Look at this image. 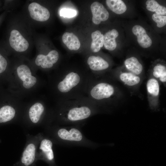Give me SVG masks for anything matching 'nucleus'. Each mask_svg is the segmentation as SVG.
Masks as SVG:
<instances>
[{
    "label": "nucleus",
    "instance_id": "f257e3e1",
    "mask_svg": "<svg viewBox=\"0 0 166 166\" xmlns=\"http://www.w3.org/2000/svg\"><path fill=\"white\" fill-rule=\"evenodd\" d=\"M92 75L69 69L50 75L49 87L57 101L76 99L85 96Z\"/></svg>",
    "mask_w": 166,
    "mask_h": 166
},
{
    "label": "nucleus",
    "instance_id": "f03ea898",
    "mask_svg": "<svg viewBox=\"0 0 166 166\" xmlns=\"http://www.w3.org/2000/svg\"><path fill=\"white\" fill-rule=\"evenodd\" d=\"M35 70L23 62L10 67L6 89L14 95L22 98L37 90L42 85Z\"/></svg>",
    "mask_w": 166,
    "mask_h": 166
},
{
    "label": "nucleus",
    "instance_id": "7ed1b4c3",
    "mask_svg": "<svg viewBox=\"0 0 166 166\" xmlns=\"http://www.w3.org/2000/svg\"><path fill=\"white\" fill-rule=\"evenodd\" d=\"M60 118L63 121L77 122L84 120L98 111L96 104L87 97L58 101Z\"/></svg>",
    "mask_w": 166,
    "mask_h": 166
},
{
    "label": "nucleus",
    "instance_id": "20e7f679",
    "mask_svg": "<svg viewBox=\"0 0 166 166\" xmlns=\"http://www.w3.org/2000/svg\"><path fill=\"white\" fill-rule=\"evenodd\" d=\"M117 93L116 88L109 81L104 78L99 80L92 75L87 86L85 96L99 108L111 105Z\"/></svg>",
    "mask_w": 166,
    "mask_h": 166
},
{
    "label": "nucleus",
    "instance_id": "39448f33",
    "mask_svg": "<svg viewBox=\"0 0 166 166\" xmlns=\"http://www.w3.org/2000/svg\"><path fill=\"white\" fill-rule=\"evenodd\" d=\"M4 89L0 90V123H5L15 117L16 110L14 105L22 100Z\"/></svg>",
    "mask_w": 166,
    "mask_h": 166
},
{
    "label": "nucleus",
    "instance_id": "423d86ee",
    "mask_svg": "<svg viewBox=\"0 0 166 166\" xmlns=\"http://www.w3.org/2000/svg\"><path fill=\"white\" fill-rule=\"evenodd\" d=\"M146 87L150 108L152 111H157L159 107L160 82L152 77L147 80Z\"/></svg>",
    "mask_w": 166,
    "mask_h": 166
},
{
    "label": "nucleus",
    "instance_id": "0eeeda50",
    "mask_svg": "<svg viewBox=\"0 0 166 166\" xmlns=\"http://www.w3.org/2000/svg\"><path fill=\"white\" fill-rule=\"evenodd\" d=\"M59 55L57 51L53 50L47 54L39 53L36 56L34 63L38 68L44 70H49L53 68L58 62Z\"/></svg>",
    "mask_w": 166,
    "mask_h": 166
},
{
    "label": "nucleus",
    "instance_id": "6e6552de",
    "mask_svg": "<svg viewBox=\"0 0 166 166\" xmlns=\"http://www.w3.org/2000/svg\"><path fill=\"white\" fill-rule=\"evenodd\" d=\"M87 63L93 74L92 75L96 78L103 77L109 67V62L99 56L90 55L88 58Z\"/></svg>",
    "mask_w": 166,
    "mask_h": 166
},
{
    "label": "nucleus",
    "instance_id": "1a4fd4ad",
    "mask_svg": "<svg viewBox=\"0 0 166 166\" xmlns=\"http://www.w3.org/2000/svg\"><path fill=\"white\" fill-rule=\"evenodd\" d=\"M8 40L10 46L17 52H24L29 48L28 41L17 30L13 29L10 31Z\"/></svg>",
    "mask_w": 166,
    "mask_h": 166
},
{
    "label": "nucleus",
    "instance_id": "9d476101",
    "mask_svg": "<svg viewBox=\"0 0 166 166\" xmlns=\"http://www.w3.org/2000/svg\"><path fill=\"white\" fill-rule=\"evenodd\" d=\"M28 9L31 18L34 20L44 22L49 18L50 13L46 8L36 2H32L28 6Z\"/></svg>",
    "mask_w": 166,
    "mask_h": 166
},
{
    "label": "nucleus",
    "instance_id": "9b49d317",
    "mask_svg": "<svg viewBox=\"0 0 166 166\" xmlns=\"http://www.w3.org/2000/svg\"><path fill=\"white\" fill-rule=\"evenodd\" d=\"M92 14V21L96 25L102 21H106L109 18V14L103 5L98 2H93L90 6Z\"/></svg>",
    "mask_w": 166,
    "mask_h": 166
},
{
    "label": "nucleus",
    "instance_id": "f8f14e48",
    "mask_svg": "<svg viewBox=\"0 0 166 166\" xmlns=\"http://www.w3.org/2000/svg\"><path fill=\"white\" fill-rule=\"evenodd\" d=\"M28 110V116L30 120L33 123H38L41 119L45 110L43 100H34Z\"/></svg>",
    "mask_w": 166,
    "mask_h": 166
},
{
    "label": "nucleus",
    "instance_id": "ddd939ff",
    "mask_svg": "<svg viewBox=\"0 0 166 166\" xmlns=\"http://www.w3.org/2000/svg\"><path fill=\"white\" fill-rule=\"evenodd\" d=\"M4 50L0 48V90L6 84L10 69V62Z\"/></svg>",
    "mask_w": 166,
    "mask_h": 166
},
{
    "label": "nucleus",
    "instance_id": "4468645a",
    "mask_svg": "<svg viewBox=\"0 0 166 166\" xmlns=\"http://www.w3.org/2000/svg\"><path fill=\"white\" fill-rule=\"evenodd\" d=\"M132 31L137 38V41L139 45L143 48H148L152 44L151 38L147 34L145 29L142 26L136 25L133 26Z\"/></svg>",
    "mask_w": 166,
    "mask_h": 166
},
{
    "label": "nucleus",
    "instance_id": "2eb2a0df",
    "mask_svg": "<svg viewBox=\"0 0 166 166\" xmlns=\"http://www.w3.org/2000/svg\"><path fill=\"white\" fill-rule=\"evenodd\" d=\"M57 134L60 138L67 141L78 142L83 138L81 132L76 128H72L69 130L61 128L58 131Z\"/></svg>",
    "mask_w": 166,
    "mask_h": 166
},
{
    "label": "nucleus",
    "instance_id": "dca6fc26",
    "mask_svg": "<svg viewBox=\"0 0 166 166\" xmlns=\"http://www.w3.org/2000/svg\"><path fill=\"white\" fill-rule=\"evenodd\" d=\"M118 77L123 83L130 87L138 85L141 81L140 76L129 71L121 72L118 75Z\"/></svg>",
    "mask_w": 166,
    "mask_h": 166
},
{
    "label": "nucleus",
    "instance_id": "f3484780",
    "mask_svg": "<svg viewBox=\"0 0 166 166\" xmlns=\"http://www.w3.org/2000/svg\"><path fill=\"white\" fill-rule=\"evenodd\" d=\"M118 35V32L115 29L109 31L104 35L103 45L106 49L112 51L116 48V39Z\"/></svg>",
    "mask_w": 166,
    "mask_h": 166
},
{
    "label": "nucleus",
    "instance_id": "a211bd4d",
    "mask_svg": "<svg viewBox=\"0 0 166 166\" xmlns=\"http://www.w3.org/2000/svg\"><path fill=\"white\" fill-rule=\"evenodd\" d=\"M124 65L128 71L140 76L142 73L143 67L136 57H132L126 59L124 62Z\"/></svg>",
    "mask_w": 166,
    "mask_h": 166
},
{
    "label": "nucleus",
    "instance_id": "6ab92c4d",
    "mask_svg": "<svg viewBox=\"0 0 166 166\" xmlns=\"http://www.w3.org/2000/svg\"><path fill=\"white\" fill-rule=\"evenodd\" d=\"M62 40L70 50H77L80 46V42L78 38L73 33H64L62 36Z\"/></svg>",
    "mask_w": 166,
    "mask_h": 166
},
{
    "label": "nucleus",
    "instance_id": "aec40b11",
    "mask_svg": "<svg viewBox=\"0 0 166 166\" xmlns=\"http://www.w3.org/2000/svg\"><path fill=\"white\" fill-rule=\"evenodd\" d=\"M35 147L33 144H29L24 151L21 161L26 166L31 164L35 158Z\"/></svg>",
    "mask_w": 166,
    "mask_h": 166
},
{
    "label": "nucleus",
    "instance_id": "412c9836",
    "mask_svg": "<svg viewBox=\"0 0 166 166\" xmlns=\"http://www.w3.org/2000/svg\"><path fill=\"white\" fill-rule=\"evenodd\" d=\"M91 38L92 41L91 49L93 52H97L103 46L104 35L100 31L97 30L92 33Z\"/></svg>",
    "mask_w": 166,
    "mask_h": 166
},
{
    "label": "nucleus",
    "instance_id": "4be33fe9",
    "mask_svg": "<svg viewBox=\"0 0 166 166\" xmlns=\"http://www.w3.org/2000/svg\"><path fill=\"white\" fill-rule=\"evenodd\" d=\"M106 3L110 9L116 14H121L127 10V7L122 0H107Z\"/></svg>",
    "mask_w": 166,
    "mask_h": 166
},
{
    "label": "nucleus",
    "instance_id": "5701e85b",
    "mask_svg": "<svg viewBox=\"0 0 166 166\" xmlns=\"http://www.w3.org/2000/svg\"><path fill=\"white\" fill-rule=\"evenodd\" d=\"M152 77L160 82L165 85L166 82V67L165 65L158 63L153 67L152 72Z\"/></svg>",
    "mask_w": 166,
    "mask_h": 166
},
{
    "label": "nucleus",
    "instance_id": "b1692460",
    "mask_svg": "<svg viewBox=\"0 0 166 166\" xmlns=\"http://www.w3.org/2000/svg\"><path fill=\"white\" fill-rule=\"evenodd\" d=\"M147 9L150 11L154 12L156 14L160 15L166 14V7L160 5L156 1L148 0L146 2Z\"/></svg>",
    "mask_w": 166,
    "mask_h": 166
},
{
    "label": "nucleus",
    "instance_id": "393cba45",
    "mask_svg": "<svg viewBox=\"0 0 166 166\" xmlns=\"http://www.w3.org/2000/svg\"><path fill=\"white\" fill-rule=\"evenodd\" d=\"M53 144L49 140L44 139L41 143L39 148L46 156L49 160H52L54 158L53 152L52 149Z\"/></svg>",
    "mask_w": 166,
    "mask_h": 166
},
{
    "label": "nucleus",
    "instance_id": "a878e982",
    "mask_svg": "<svg viewBox=\"0 0 166 166\" xmlns=\"http://www.w3.org/2000/svg\"><path fill=\"white\" fill-rule=\"evenodd\" d=\"M153 20L157 23L158 27L161 28L166 24V16L154 14L152 16Z\"/></svg>",
    "mask_w": 166,
    "mask_h": 166
},
{
    "label": "nucleus",
    "instance_id": "bb28decb",
    "mask_svg": "<svg viewBox=\"0 0 166 166\" xmlns=\"http://www.w3.org/2000/svg\"><path fill=\"white\" fill-rule=\"evenodd\" d=\"M76 14V11L69 9H63L60 11V15L64 17L71 18Z\"/></svg>",
    "mask_w": 166,
    "mask_h": 166
},
{
    "label": "nucleus",
    "instance_id": "cd10ccee",
    "mask_svg": "<svg viewBox=\"0 0 166 166\" xmlns=\"http://www.w3.org/2000/svg\"><path fill=\"white\" fill-rule=\"evenodd\" d=\"M2 18L1 17H0V21H1V19Z\"/></svg>",
    "mask_w": 166,
    "mask_h": 166
}]
</instances>
